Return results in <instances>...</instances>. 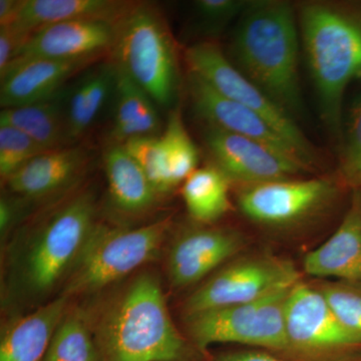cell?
Segmentation results:
<instances>
[{"instance_id":"cell-18","label":"cell","mask_w":361,"mask_h":361,"mask_svg":"<svg viewBox=\"0 0 361 361\" xmlns=\"http://www.w3.org/2000/svg\"><path fill=\"white\" fill-rule=\"evenodd\" d=\"M82 147H66L40 154L6 180L11 193L40 199L65 189L77 180L89 161Z\"/></svg>"},{"instance_id":"cell-26","label":"cell","mask_w":361,"mask_h":361,"mask_svg":"<svg viewBox=\"0 0 361 361\" xmlns=\"http://www.w3.org/2000/svg\"><path fill=\"white\" fill-rule=\"evenodd\" d=\"M44 361H104L96 334L84 313L68 311L52 336Z\"/></svg>"},{"instance_id":"cell-38","label":"cell","mask_w":361,"mask_h":361,"mask_svg":"<svg viewBox=\"0 0 361 361\" xmlns=\"http://www.w3.org/2000/svg\"><path fill=\"white\" fill-rule=\"evenodd\" d=\"M360 361H361V360H360Z\"/></svg>"},{"instance_id":"cell-37","label":"cell","mask_w":361,"mask_h":361,"mask_svg":"<svg viewBox=\"0 0 361 361\" xmlns=\"http://www.w3.org/2000/svg\"><path fill=\"white\" fill-rule=\"evenodd\" d=\"M358 183H361V173H360V180H358Z\"/></svg>"},{"instance_id":"cell-21","label":"cell","mask_w":361,"mask_h":361,"mask_svg":"<svg viewBox=\"0 0 361 361\" xmlns=\"http://www.w3.org/2000/svg\"><path fill=\"white\" fill-rule=\"evenodd\" d=\"M104 168L111 201L118 212L139 215L155 205L160 195L122 145L110 144Z\"/></svg>"},{"instance_id":"cell-8","label":"cell","mask_w":361,"mask_h":361,"mask_svg":"<svg viewBox=\"0 0 361 361\" xmlns=\"http://www.w3.org/2000/svg\"><path fill=\"white\" fill-rule=\"evenodd\" d=\"M186 61L190 73L205 80L222 96L262 116L298 152L310 167L314 163V149L294 122L293 116L233 66L218 45L209 42L192 45L187 49Z\"/></svg>"},{"instance_id":"cell-11","label":"cell","mask_w":361,"mask_h":361,"mask_svg":"<svg viewBox=\"0 0 361 361\" xmlns=\"http://www.w3.org/2000/svg\"><path fill=\"white\" fill-rule=\"evenodd\" d=\"M204 141L216 167L244 186L291 179L306 166L257 141L207 125Z\"/></svg>"},{"instance_id":"cell-22","label":"cell","mask_w":361,"mask_h":361,"mask_svg":"<svg viewBox=\"0 0 361 361\" xmlns=\"http://www.w3.org/2000/svg\"><path fill=\"white\" fill-rule=\"evenodd\" d=\"M66 104L68 101L63 90L39 103L2 109L0 125L21 130L47 151L66 148L71 146Z\"/></svg>"},{"instance_id":"cell-6","label":"cell","mask_w":361,"mask_h":361,"mask_svg":"<svg viewBox=\"0 0 361 361\" xmlns=\"http://www.w3.org/2000/svg\"><path fill=\"white\" fill-rule=\"evenodd\" d=\"M170 227L169 218L130 229L97 223L63 284L61 295L71 298L101 290L154 260Z\"/></svg>"},{"instance_id":"cell-31","label":"cell","mask_w":361,"mask_h":361,"mask_svg":"<svg viewBox=\"0 0 361 361\" xmlns=\"http://www.w3.org/2000/svg\"><path fill=\"white\" fill-rule=\"evenodd\" d=\"M342 130V167L349 180L358 183L361 173V92L351 102Z\"/></svg>"},{"instance_id":"cell-27","label":"cell","mask_w":361,"mask_h":361,"mask_svg":"<svg viewBox=\"0 0 361 361\" xmlns=\"http://www.w3.org/2000/svg\"><path fill=\"white\" fill-rule=\"evenodd\" d=\"M160 137L161 156L169 182L174 190L190 177L199 163V152L188 134L179 111L169 116L167 126Z\"/></svg>"},{"instance_id":"cell-15","label":"cell","mask_w":361,"mask_h":361,"mask_svg":"<svg viewBox=\"0 0 361 361\" xmlns=\"http://www.w3.org/2000/svg\"><path fill=\"white\" fill-rule=\"evenodd\" d=\"M243 238L238 232L223 228H201L183 234L169 252L168 273L175 287L201 281L238 253Z\"/></svg>"},{"instance_id":"cell-20","label":"cell","mask_w":361,"mask_h":361,"mask_svg":"<svg viewBox=\"0 0 361 361\" xmlns=\"http://www.w3.org/2000/svg\"><path fill=\"white\" fill-rule=\"evenodd\" d=\"M135 2L118 0H21L13 25L26 35L56 23L73 20H104L118 23Z\"/></svg>"},{"instance_id":"cell-2","label":"cell","mask_w":361,"mask_h":361,"mask_svg":"<svg viewBox=\"0 0 361 361\" xmlns=\"http://www.w3.org/2000/svg\"><path fill=\"white\" fill-rule=\"evenodd\" d=\"M298 37L290 4L252 2L242 13L232 44L239 71L292 116L302 111Z\"/></svg>"},{"instance_id":"cell-33","label":"cell","mask_w":361,"mask_h":361,"mask_svg":"<svg viewBox=\"0 0 361 361\" xmlns=\"http://www.w3.org/2000/svg\"><path fill=\"white\" fill-rule=\"evenodd\" d=\"M30 35L18 32L13 26L0 27V75L6 71Z\"/></svg>"},{"instance_id":"cell-19","label":"cell","mask_w":361,"mask_h":361,"mask_svg":"<svg viewBox=\"0 0 361 361\" xmlns=\"http://www.w3.org/2000/svg\"><path fill=\"white\" fill-rule=\"evenodd\" d=\"M68 297L59 295L2 332L0 361H44L59 323L68 311Z\"/></svg>"},{"instance_id":"cell-36","label":"cell","mask_w":361,"mask_h":361,"mask_svg":"<svg viewBox=\"0 0 361 361\" xmlns=\"http://www.w3.org/2000/svg\"><path fill=\"white\" fill-rule=\"evenodd\" d=\"M13 217V204L9 203L6 199L1 198V201H0V231H1V234L6 233L11 227Z\"/></svg>"},{"instance_id":"cell-16","label":"cell","mask_w":361,"mask_h":361,"mask_svg":"<svg viewBox=\"0 0 361 361\" xmlns=\"http://www.w3.org/2000/svg\"><path fill=\"white\" fill-rule=\"evenodd\" d=\"M103 58L35 59L11 63L0 75L2 109L44 101L63 90V85Z\"/></svg>"},{"instance_id":"cell-23","label":"cell","mask_w":361,"mask_h":361,"mask_svg":"<svg viewBox=\"0 0 361 361\" xmlns=\"http://www.w3.org/2000/svg\"><path fill=\"white\" fill-rule=\"evenodd\" d=\"M115 92L116 104L111 144L122 145L134 137L154 135L161 123L153 99L118 68Z\"/></svg>"},{"instance_id":"cell-35","label":"cell","mask_w":361,"mask_h":361,"mask_svg":"<svg viewBox=\"0 0 361 361\" xmlns=\"http://www.w3.org/2000/svg\"><path fill=\"white\" fill-rule=\"evenodd\" d=\"M20 6L21 0H0V27L13 25Z\"/></svg>"},{"instance_id":"cell-5","label":"cell","mask_w":361,"mask_h":361,"mask_svg":"<svg viewBox=\"0 0 361 361\" xmlns=\"http://www.w3.org/2000/svg\"><path fill=\"white\" fill-rule=\"evenodd\" d=\"M111 56L155 103H173L178 87L174 40L155 6L135 4L118 21Z\"/></svg>"},{"instance_id":"cell-25","label":"cell","mask_w":361,"mask_h":361,"mask_svg":"<svg viewBox=\"0 0 361 361\" xmlns=\"http://www.w3.org/2000/svg\"><path fill=\"white\" fill-rule=\"evenodd\" d=\"M230 180L215 165L197 169L182 187L188 212L194 220L211 223L230 209Z\"/></svg>"},{"instance_id":"cell-7","label":"cell","mask_w":361,"mask_h":361,"mask_svg":"<svg viewBox=\"0 0 361 361\" xmlns=\"http://www.w3.org/2000/svg\"><path fill=\"white\" fill-rule=\"evenodd\" d=\"M292 287L253 302L188 316V332L195 346L203 351L212 344L237 343L289 353L285 306Z\"/></svg>"},{"instance_id":"cell-13","label":"cell","mask_w":361,"mask_h":361,"mask_svg":"<svg viewBox=\"0 0 361 361\" xmlns=\"http://www.w3.org/2000/svg\"><path fill=\"white\" fill-rule=\"evenodd\" d=\"M118 23L73 20L45 26L30 35L11 63L35 59H104L113 51Z\"/></svg>"},{"instance_id":"cell-32","label":"cell","mask_w":361,"mask_h":361,"mask_svg":"<svg viewBox=\"0 0 361 361\" xmlns=\"http://www.w3.org/2000/svg\"><path fill=\"white\" fill-rule=\"evenodd\" d=\"M249 2L240 0H198L195 2L197 13L205 27L215 30L243 13Z\"/></svg>"},{"instance_id":"cell-1","label":"cell","mask_w":361,"mask_h":361,"mask_svg":"<svg viewBox=\"0 0 361 361\" xmlns=\"http://www.w3.org/2000/svg\"><path fill=\"white\" fill-rule=\"evenodd\" d=\"M104 361H193L155 275L142 273L104 310L94 329Z\"/></svg>"},{"instance_id":"cell-10","label":"cell","mask_w":361,"mask_h":361,"mask_svg":"<svg viewBox=\"0 0 361 361\" xmlns=\"http://www.w3.org/2000/svg\"><path fill=\"white\" fill-rule=\"evenodd\" d=\"M289 353L308 357H339L361 350V336L338 319L319 289L298 283L285 306Z\"/></svg>"},{"instance_id":"cell-17","label":"cell","mask_w":361,"mask_h":361,"mask_svg":"<svg viewBox=\"0 0 361 361\" xmlns=\"http://www.w3.org/2000/svg\"><path fill=\"white\" fill-rule=\"evenodd\" d=\"M305 273L361 286V193L334 235L303 259Z\"/></svg>"},{"instance_id":"cell-4","label":"cell","mask_w":361,"mask_h":361,"mask_svg":"<svg viewBox=\"0 0 361 361\" xmlns=\"http://www.w3.org/2000/svg\"><path fill=\"white\" fill-rule=\"evenodd\" d=\"M96 202L82 192L49 214L33 233L20 259V287L44 296L65 283L96 223Z\"/></svg>"},{"instance_id":"cell-12","label":"cell","mask_w":361,"mask_h":361,"mask_svg":"<svg viewBox=\"0 0 361 361\" xmlns=\"http://www.w3.org/2000/svg\"><path fill=\"white\" fill-rule=\"evenodd\" d=\"M336 188L329 180H279L244 186L240 210L249 219L271 226L292 224L307 217L331 198Z\"/></svg>"},{"instance_id":"cell-14","label":"cell","mask_w":361,"mask_h":361,"mask_svg":"<svg viewBox=\"0 0 361 361\" xmlns=\"http://www.w3.org/2000/svg\"><path fill=\"white\" fill-rule=\"evenodd\" d=\"M189 92L195 111L206 121L207 125L261 142L278 153L310 168L298 152L273 129L262 116L222 96L207 84L205 80L192 73L189 75Z\"/></svg>"},{"instance_id":"cell-28","label":"cell","mask_w":361,"mask_h":361,"mask_svg":"<svg viewBox=\"0 0 361 361\" xmlns=\"http://www.w3.org/2000/svg\"><path fill=\"white\" fill-rule=\"evenodd\" d=\"M47 152L25 133L0 125V176L6 180L25 164Z\"/></svg>"},{"instance_id":"cell-30","label":"cell","mask_w":361,"mask_h":361,"mask_svg":"<svg viewBox=\"0 0 361 361\" xmlns=\"http://www.w3.org/2000/svg\"><path fill=\"white\" fill-rule=\"evenodd\" d=\"M319 290L338 319L361 336V286L336 281L323 285Z\"/></svg>"},{"instance_id":"cell-29","label":"cell","mask_w":361,"mask_h":361,"mask_svg":"<svg viewBox=\"0 0 361 361\" xmlns=\"http://www.w3.org/2000/svg\"><path fill=\"white\" fill-rule=\"evenodd\" d=\"M122 146L141 167L157 193L165 195L173 191L164 165L160 137L155 135L134 137L123 142Z\"/></svg>"},{"instance_id":"cell-9","label":"cell","mask_w":361,"mask_h":361,"mask_svg":"<svg viewBox=\"0 0 361 361\" xmlns=\"http://www.w3.org/2000/svg\"><path fill=\"white\" fill-rule=\"evenodd\" d=\"M299 281L300 273L284 259L267 255L240 258L192 293L185 303V316L253 302Z\"/></svg>"},{"instance_id":"cell-34","label":"cell","mask_w":361,"mask_h":361,"mask_svg":"<svg viewBox=\"0 0 361 361\" xmlns=\"http://www.w3.org/2000/svg\"><path fill=\"white\" fill-rule=\"evenodd\" d=\"M215 361H281L269 353L258 350H239L221 353Z\"/></svg>"},{"instance_id":"cell-24","label":"cell","mask_w":361,"mask_h":361,"mask_svg":"<svg viewBox=\"0 0 361 361\" xmlns=\"http://www.w3.org/2000/svg\"><path fill=\"white\" fill-rule=\"evenodd\" d=\"M116 68L113 61L97 66L80 80L66 104L68 137L77 142L92 127L111 92H115Z\"/></svg>"},{"instance_id":"cell-3","label":"cell","mask_w":361,"mask_h":361,"mask_svg":"<svg viewBox=\"0 0 361 361\" xmlns=\"http://www.w3.org/2000/svg\"><path fill=\"white\" fill-rule=\"evenodd\" d=\"M300 32L323 121L341 135L344 94L351 82L361 78V11L322 2L304 4Z\"/></svg>"}]
</instances>
